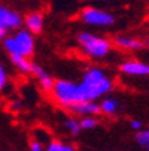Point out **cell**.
<instances>
[{
  "label": "cell",
  "instance_id": "1",
  "mask_svg": "<svg viewBox=\"0 0 149 151\" xmlns=\"http://www.w3.org/2000/svg\"><path fill=\"white\" fill-rule=\"evenodd\" d=\"M79 85L86 101H97L106 97L114 88L113 80L99 66H90L83 72Z\"/></svg>",
  "mask_w": 149,
  "mask_h": 151
},
{
  "label": "cell",
  "instance_id": "2",
  "mask_svg": "<svg viewBox=\"0 0 149 151\" xmlns=\"http://www.w3.org/2000/svg\"><path fill=\"white\" fill-rule=\"evenodd\" d=\"M48 96L56 105L67 111L77 104L86 101L79 82H74L70 80H55L54 88Z\"/></svg>",
  "mask_w": 149,
  "mask_h": 151
},
{
  "label": "cell",
  "instance_id": "3",
  "mask_svg": "<svg viewBox=\"0 0 149 151\" xmlns=\"http://www.w3.org/2000/svg\"><path fill=\"white\" fill-rule=\"evenodd\" d=\"M77 42L79 45V49L85 55L94 60H101L110 54L113 49L112 41L105 37L93 34V32L82 31L77 35Z\"/></svg>",
  "mask_w": 149,
  "mask_h": 151
},
{
  "label": "cell",
  "instance_id": "4",
  "mask_svg": "<svg viewBox=\"0 0 149 151\" xmlns=\"http://www.w3.org/2000/svg\"><path fill=\"white\" fill-rule=\"evenodd\" d=\"M4 50L9 55H22L26 58L32 57L35 51V39L34 35L27 30H18L12 35H7L3 39Z\"/></svg>",
  "mask_w": 149,
  "mask_h": 151
},
{
  "label": "cell",
  "instance_id": "5",
  "mask_svg": "<svg viewBox=\"0 0 149 151\" xmlns=\"http://www.w3.org/2000/svg\"><path fill=\"white\" fill-rule=\"evenodd\" d=\"M79 18L85 24L93 27H110L114 24L115 18L108 11L97 7H85L79 12Z\"/></svg>",
  "mask_w": 149,
  "mask_h": 151
},
{
  "label": "cell",
  "instance_id": "6",
  "mask_svg": "<svg viewBox=\"0 0 149 151\" xmlns=\"http://www.w3.org/2000/svg\"><path fill=\"white\" fill-rule=\"evenodd\" d=\"M0 24L7 31H9V30L18 31L23 26V16L15 9L9 8L4 4H0Z\"/></svg>",
  "mask_w": 149,
  "mask_h": 151
},
{
  "label": "cell",
  "instance_id": "7",
  "mask_svg": "<svg viewBox=\"0 0 149 151\" xmlns=\"http://www.w3.org/2000/svg\"><path fill=\"white\" fill-rule=\"evenodd\" d=\"M118 69L122 74L130 77H149V63L140 60H125L120 63Z\"/></svg>",
  "mask_w": 149,
  "mask_h": 151
},
{
  "label": "cell",
  "instance_id": "8",
  "mask_svg": "<svg viewBox=\"0 0 149 151\" xmlns=\"http://www.w3.org/2000/svg\"><path fill=\"white\" fill-rule=\"evenodd\" d=\"M112 45L124 51H138L144 49V42L141 41L140 38L124 35V34L115 35L112 39Z\"/></svg>",
  "mask_w": 149,
  "mask_h": 151
},
{
  "label": "cell",
  "instance_id": "9",
  "mask_svg": "<svg viewBox=\"0 0 149 151\" xmlns=\"http://www.w3.org/2000/svg\"><path fill=\"white\" fill-rule=\"evenodd\" d=\"M23 24L30 34L36 35L43 31L44 15L41 11H31L23 16Z\"/></svg>",
  "mask_w": 149,
  "mask_h": 151
},
{
  "label": "cell",
  "instance_id": "10",
  "mask_svg": "<svg viewBox=\"0 0 149 151\" xmlns=\"http://www.w3.org/2000/svg\"><path fill=\"white\" fill-rule=\"evenodd\" d=\"M68 112L75 116H98L101 115V109H99V104L97 101H85V103H79L74 107L68 109Z\"/></svg>",
  "mask_w": 149,
  "mask_h": 151
},
{
  "label": "cell",
  "instance_id": "11",
  "mask_svg": "<svg viewBox=\"0 0 149 151\" xmlns=\"http://www.w3.org/2000/svg\"><path fill=\"white\" fill-rule=\"evenodd\" d=\"M31 74H34L35 77H36L42 92H44L46 94H50V92L53 91V88H54V82H55V80H54L44 69H42L39 65H36V63H34V66H32Z\"/></svg>",
  "mask_w": 149,
  "mask_h": 151
},
{
  "label": "cell",
  "instance_id": "12",
  "mask_svg": "<svg viewBox=\"0 0 149 151\" xmlns=\"http://www.w3.org/2000/svg\"><path fill=\"white\" fill-rule=\"evenodd\" d=\"M99 104V109H101V113L105 115V116H114L115 113L120 111L121 108V104L117 99L112 97V96H106L101 100Z\"/></svg>",
  "mask_w": 149,
  "mask_h": 151
},
{
  "label": "cell",
  "instance_id": "13",
  "mask_svg": "<svg viewBox=\"0 0 149 151\" xmlns=\"http://www.w3.org/2000/svg\"><path fill=\"white\" fill-rule=\"evenodd\" d=\"M9 60H11L12 65L20 73H23V74H31L34 62H31L30 58H26V57H22V55H9Z\"/></svg>",
  "mask_w": 149,
  "mask_h": 151
},
{
  "label": "cell",
  "instance_id": "14",
  "mask_svg": "<svg viewBox=\"0 0 149 151\" xmlns=\"http://www.w3.org/2000/svg\"><path fill=\"white\" fill-rule=\"evenodd\" d=\"M44 151H77L75 147L71 143L63 142L61 139L53 138L47 142V145L44 146Z\"/></svg>",
  "mask_w": 149,
  "mask_h": 151
},
{
  "label": "cell",
  "instance_id": "15",
  "mask_svg": "<svg viewBox=\"0 0 149 151\" xmlns=\"http://www.w3.org/2000/svg\"><path fill=\"white\" fill-rule=\"evenodd\" d=\"M63 127H65L66 131L73 136L79 135V132L82 131L81 127H79V120L75 119V117H67V119L63 122Z\"/></svg>",
  "mask_w": 149,
  "mask_h": 151
},
{
  "label": "cell",
  "instance_id": "16",
  "mask_svg": "<svg viewBox=\"0 0 149 151\" xmlns=\"http://www.w3.org/2000/svg\"><path fill=\"white\" fill-rule=\"evenodd\" d=\"M99 126V119L97 116H86L79 119V127L83 131H90Z\"/></svg>",
  "mask_w": 149,
  "mask_h": 151
},
{
  "label": "cell",
  "instance_id": "17",
  "mask_svg": "<svg viewBox=\"0 0 149 151\" xmlns=\"http://www.w3.org/2000/svg\"><path fill=\"white\" fill-rule=\"evenodd\" d=\"M134 139H136L138 146H141V147H148L149 146V128H143L141 131L136 132Z\"/></svg>",
  "mask_w": 149,
  "mask_h": 151
},
{
  "label": "cell",
  "instance_id": "18",
  "mask_svg": "<svg viewBox=\"0 0 149 151\" xmlns=\"http://www.w3.org/2000/svg\"><path fill=\"white\" fill-rule=\"evenodd\" d=\"M28 147L30 151H44V142L34 135L28 142Z\"/></svg>",
  "mask_w": 149,
  "mask_h": 151
},
{
  "label": "cell",
  "instance_id": "19",
  "mask_svg": "<svg viewBox=\"0 0 149 151\" xmlns=\"http://www.w3.org/2000/svg\"><path fill=\"white\" fill-rule=\"evenodd\" d=\"M8 85V74H7V70L4 68V65L0 62V92L4 91Z\"/></svg>",
  "mask_w": 149,
  "mask_h": 151
},
{
  "label": "cell",
  "instance_id": "20",
  "mask_svg": "<svg viewBox=\"0 0 149 151\" xmlns=\"http://www.w3.org/2000/svg\"><path fill=\"white\" fill-rule=\"evenodd\" d=\"M8 108L12 112H20L23 109V103L19 99H12V100L8 103Z\"/></svg>",
  "mask_w": 149,
  "mask_h": 151
},
{
  "label": "cell",
  "instance_id": "21",
  "mask_svg": "<svg viewBox=\"0 0 149 151\" xmlns=\"http://www.w3.org/2000/svg\"><path fill=\"white\" fill-rule=\"evenodd\" d=\"M130 128L133 129V131L138 132V131H141V129L144 128V123L141 122V120H138V119H132L130 120Z\"/></svg>",
  "mask_w": 149,
  "mask_h": 151
},
{
  "label": "cell",
  "instance_id": "22",
  "mask_svg": "<svg viewBox=\"0 0 149 151\" xmlns=\"http://www.w3.org/2000/svg\"><path fill=\"white\" fill-rule=\"evenodd\" d=\"M7 34H8V31H7V30L3 27V26L0 24V41H3L4 38L7 37Z\"/></svg>",
  "mask_w": 149,
  "mask_h": 151
},
{
  "label": "cell",
  "instance_id": "23",
  "mask_svg": "<svg viewBox=\"0 0 149 151\" xmlns=\"http://www.w3.org/2000/svg\"><path fill=\"white\" fill-rule=\"evenodd\" d=\"M144 47H146V49H148V50H149V37L146 38V39H145V42H144Z\"/></svg>",
  "mask_w": 149,
  "mask_h": 151
},
{
  "label": "cell",
  "instance_id": "24",
  "mask_svg": "<svg viewBox=\"0 0 149 151\" xmlns=\"http://www.w3.org/2000/svg\"><path fill=\"white\" fill-rule=\"evenodd\" d=\"M146 148V151H149V146H148V147H145Z\"/></svg>",
  "mask_w": 149,
  "mask_h": 151
},
{
  "label": "cell",
  "instance_id": "25",
  "mask_svg": "<svg viewBox=\"0 0 149 151\" xmlns=\"http://www.w3.org/2000/svg\"><path fill=\"white\" fill-rule=\"evenodd\" d=\"M77 151H81V150H77Z\"/></svg>",
  "mask_w": 149,
  "mask_h": 151
}]
</instances>
